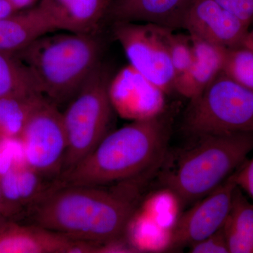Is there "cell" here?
Masks as SVG:
<instances>
[{
	"instance_id": "obj_1",
	"label": "cell",
	"mask_w": 253,
	"mask_h": 253,
	"mask_svg": "<svg viewBox=\"0 0 253 253\" xmlns=\"http://www.w3.org/2000/svg\"><path fill=\"white\" fill-rule=\"evenodd\" d=\"M144 181L104 186L55 182L27 210L33 224L74 240L101 245L124 237Z\"/></svg>"
},
{
	"instance_id": "obj_2",
	"label": "cell",
	"mask_w": 253,
	"mask_h": 253,
	"mask_svg": "<svg viewBox=\"0 0 253 253\" xmlns=\"http://www.w3.org/2000/svg\"><path fill=\"white\" fill-rule=\"evenodd\" d=\"M170 126L163 113L132 121L109 133L94 151L56 181L68 186H106L147 180L163 166Z\"/></svg>"
},
{
	"instance_id": "obj_3",
	"label": "cell",
	"mask_w": 253,
	"mask_h": 253,
	"mask_svg": "<svg viewBox=\"0 0 253 253\" xmlns=\"http://www.w3.org/2000/svg\"><path fill=\"white\" fill-rule=\"evenodd\" d=\"M47 33L16 54L29 68L38 89L56 106L69 104L99 66L95 35Z\"/></svg>"
},
{
	"instance_id": "obj_4",
	"label": "cell",
	"mask_w": 253,
	"mask_h": 253,
	"mask_svg": "<svg viewBox=\"0 0 253 253\" xmlns=\"http://www.w3.org/2000/svg\"><path fill=\"white\" fill-rule=\"evenodd\" d=\"M181 153L163 172L161 181L185 206L207 196L247 161L253 151V133L210 134Z\"/></svg>"
},
{
	"instance_id": "obj_5",
	"label": "cell",
	"mask_w": 253,
	"mask_h": 253,
	"mask_svg": "<svg viewBox=\"0 0 253 253\" xmlns=\"http://www.w3.org/2000/svg\"><path fill=\"white\" fill-rule=\"evenodd\" d=\"M109 84L100 64L62 113L67 149L61 176L89 156L109 134L113 110Z\"/></svg>"
},
{
	"instance_id": "obj_6",
	"label": "cell",
	"mask_w": 253,
	"mask_h": 253,
	"mask_svg": "<svg viewBox=\"0 0 253 253\" xmlns=\"http://www.w3.org/2000/svg\"><path fill=\"white\" fill-rule=\"evenodd\" d=\"M190 101L182 124L189 135L253 133V89L222 72Z\"/></svg>"
},
{
	"instance_id": "obj_7",
	"label": "cell",
	"mask_w": 253,
	"mask_h": 253,
	"mask_svg": "<svg viewBox=\"0 0 253 253\" xmlns=\"http://www.w3.org/2000/svg\"><path fill=\"white\" fill-rule=\"evenodd\" d=\"M114 24L113 35L129 65L166 94L174 90L175 73L168 46L170 28L149 23L115 21Z\"/></svg>"
},
{
	"instance_id": "obj_8",
	"label": "cell",
	"mask_w": 253,
	"mask_h": 253,
	"mask_svg": "<svg viewBox=\"0 0 253 253\" xmlns=\"http://www.w3.org/2000/svg\"><path fill=\"white\" fill-rule=\"evenodd\" d=\"M20 139L26 165L44 177L59 179L67 139L58 106L44 98L32 113Z\"/></svg>"
},
{
	"instance_id": "obj_9",
	"label": "cell",
	"mask_w": 253,
	"mask_h": 253,
	"mask_svg": "<svg viewBox=\"0 0 253 253\" xmlns=\"http://www.w3.org/2000/svg\"><path fill=\"white\" fill-rule=\"evenodd\" d=\"M237 170L177 218L171 229L167 250L190 247L224 225L230 211L233 193L237 186Z\"/></svg>"
},
{
	"instance_id": "obj_10",
	"label": "cell",
	"mask_w": 253,
	"mask_h": 253,
	"mask_svg": "<svg viewBox=\"0 0 253 253\" xmlns=\"http://www.w3.org/2000/svg\"><path fill=\"white\" fill-rule=\"evenodd\" d=\"M166 94L130 65L121 69L109 82V96L113 109L131 122L162 114Z\"/></svg>"
},
{
	"instance_id": "obj_11",
	"label": "cell",
	"mask_w": 253,
	"mask_h": 253,
	"mask_svg": "<svg viewBox=\"0 0 253 253\" xmlns=\"http://www.w3.org/2000/svg\"><path fill=\"white\" fill-rule=\"evenodd\" d=\"M249 27L214 0H195L183 24L190 36L226 49L241 46Z\"/></svg>"
},
{
	"instance_id": "obj_12",
	"label": "cell",
	"mask_w": 253,
	"mask_h": 253,
	"mask_svg": "<svg viewBox=\"0 0 253 253\" xmlns=\"http://www.w3.org/2000/svg\"><path fill=\"white\" fill-rule=\"evenodd\" d=\"M86 243L36 224L9 221L0 229V253H84Z\"/></svg>"
},
{
	"instance_id": "obj_13",
	"label": "cell",
	"mask_w": 253,
	"mask_h": 253,
	"mask_svg": "<svg viewBox=\"0 0 253 253\" xmlns=\"http://www.w3.org/2000/svg\"><path fill=\"white\" fill-rule=\"evenodd\" d=\"M112 0H41L38 6L56 31L94 35Z\"/></svg>"
},
{
	"instance_id": "obj_14",
	"label": "cell",
	"mask_w": 253,
	"mask_h": 253,
	"mask_svg": "<svg viewBox=\"0 0 253 253\" xmlns=\"http://www.w3.org/2000/svg\"><path fill=\"white\" fill-rule=\"evenodd\" d=\"M195 0H115L108 12L115 21L149 23L174 30L183 28Z\"/></svg>"
},
{
	"instance_id": "obj_15",
	"label": "cell",
	"mask_w": 253,
	"mask_h": 253,
	"mask_svg": "<svg viewBox=\"0 0 253 253\" xmlns=\"http://www.w3.org/2000/svg\"><path fill=\"white\" fill-rule=\"evenodd\" d=\"M190 37L194 61L185 73L175 78L174 90L191 100L199 96L222 72L227 49Z\"/></svg>"
},
{
	"instance_id": "obj_16",
	"label": "cell",
	"mask_w": 253,
	"mask_h": 253,
	"mask_svg": "<svg viewBox=\"0 0 253 253\" xmlns=\"http://www.w3.org/2000/svg\"><path fill=\"white\" fill-rule=\"evenodd\" d=\"M56 32L38 6L0 20V51L17 54L41 37Z\"/></svg>"
},
{
	"instance_id": "obj_17",
	"label": "cell",
	"mask_w": 253,
	"mask_h": 253,
	"mask_svg": "<svg viewBox=\"0 0 253 253\" xmlns=\"http://www.w3.org/2000/svg\"><path fill=\"white\" fill-rule=\"evenodd\" d=\"M223 227L229 253H253V205L238 186Z\"/></svg>"
},
{
	"instance_id": "obj_18",
	"label": "cell",
	"mask_w": 253,
	"mask_h": 253,
	"mask_svg": "<svg viewBox=\"0 0 253 253\" xmlns=\"http://www.w3.org/2000/svg\"><path fill=\"white\" fill-rule=\"evenodd\" d=\"M44 98L31 94L0 99V139L20 138L32 113Z\"/></svg>"
},
{
	"instance_id": "obj_19",
	"label": "cell",
	"mask_w": 253,
	"mask_h": 253,
	"mask_svg": "<svg viewBox=\"0 0 253 253\" xmlns=\"http://www.w3.org/2000/svg\"><path fill=\"white\" fill-rule=\"evenodd\" d=\"M31 94L41 93L29 68L16 54L0 51V99Z\"/></svg>"
},
{
	"instance_id": "obj_20",
	"label": "cell",
	"mask_w": 253,
	"mask_h": 253,
	"mask_svg": "<svg viewBox=\"0 0 253 253\" xmlns=\"http://www.w3.org/2000/svg\"><path fill=\"white\" fill-rule=\"evenodd\" d=\"M222 73L241 85L253 89V51L244 46L226 50Z\"/></svg>"
},
{
	"instance_id": "obj_21",
	"label": "cell",
	"mask_w": 253,
	"mask_h": 253,
	"mask_svg": "<svg viewBox=\"0 0 253 253\" xmlns=\"http://www.w3.org/2000/svg\"><path fill=\"white\" fill-rule=\"evenodd\" d=\"M171 29L168 35V46L175 78L186 72L194 61L191 37L176 34Z\"/></svg>"
},
{
	"instance_id": "obj_22",
	"label": "cell",
	"mask_w": 253,
	"mask_h": 253,
	"mask_svg": "<svg viewBox=\"0 0 253 253\" xmlns=\"http://www.w3.org/2000/svg\"><path fill=\"white\" fill-rule=\"evenodd\" d=\"M18 189L26 211L33 206L49 187L43 182L44 176L26 165L17 168Z\"/></svg>"
},
{
	"instance_id": "obj_23",
	"label": "cell",
	"mask_w": 253,
	"mask_h": 253,
	"mask_svg": "<svg viewBox=\"0 0 253 253\" xmlns=\"http://www.w3.org/2000/svg\"><path fill=\"white\" fill-rule=\"evenodd\" d=\"M0 191L5 214L10 221H15L25 209L18 189L16 168L0 176Z\"/></svg>"
},
{
	"instance_id": "obj_24",
	"label": "cell",
	"mask_w": 253,
	"mask_h": 253,
	"mask_svg": "<svg viewBox=\"0 0 253 253\" xmlns=\"http://www.w3.org/2000/svg\"><path fill=\"white\" fill-rule=\"evenodd\" d=\"M176 204L179 205L175 196L166 190V194L156 195L150 200L144 212L154 219L160 226L171 230L176 221Z\"/></svg>"
},
{
	"instance_id": "obj_25",
	"label": "cell",
	"mask_w": 253,
	"mask_h": 253,
	"mask_svg": "<svg viewBox=\"0 0 253 253\" xmlns=\"http://www.w3.org/2000/svg\"><path fill=\"white\" fill-rule=\"evenodd\" d=\"M192 253H229L224 227L202 241L190 246Z\"/></svg>"
},
{
	"instance_id": "obj_26",
	"label": "cell",
	"mask_w": 253,
	"mask_h": 253,
	"mask_svg": "<svg viewBox=\"0 0 253 253\" xmlns=\"http://www.w3.org/2000/svg\"><path fill=\"white\" fill-rule=\"evenodd\" d=\"M222 7L251 26L253 23V0H214Z\"/></svg>"
},
{
	"instance_id": "obj_27",
	"label": "cell",
	"mask_w": 253,
	"mask_h": 253,
	"mask_svg": "<svg viewBox=\"0 0 253 253\" xmlns=\"http://www.w3.org/2000/svg\"><path fill=\"white\" fill-rule=\"evenodd\" d=\"M236 184L253 199V158L238 169Z\"/></svg>"
},
{
	"instance_id": "obj_28",
	"label": "cell",
	"mask_w": 253,
	"mask_h": 253,
	"mask_svg": "<svg viewBox=\"0 0 253 253\" xmlns=\"http://www.w3.org/2000/svg\"><path fill=\"white\" fill-rule=\"evenodd\" d=\"M20 11L11 0H0V20Z\"/></svg>"
},
{
	"instance_id": "obj_29",
	"label": "cell",
	"mask_w": 253,
	"mask_h": 253,
	"mask_svg": "<svg viewBox=\"0 0 253 253\" xmlns=\"http://www.w3.org/2000/svg\"><path fill=\"white\" fill-rule=\"evenodd\" d=\"M11 1L14 3V4L17 6L18 9L21 11V10L31 8L36 2L39 3L41 0H11Z\"/></svg>"
},
{
	"instance_id": "obj_30",
	"label": "cell",
	"mask_w": 253,
	"mask_h": 253,
	"mask_svg": "<svg viewBox=\"0 0 253 253\" xmlns=\"http://www.w3.org/2000/svg\"><path fill=\"white\" fill-rule=\"evenodd\" d=\"M10 221L6 217L4 212V206H3L2 199H1V191H0V229L4 226L6 223Z\"/></svg>"
},
{
	"instance_id": "obj_31",
	"label": "cell",
	"mask_w": 253,
	"mask_h": 253,
	"mask_svg": "<svg viewBox=\"0 0 253 253\" xmlns=\"http://www.w3.org/2000/svg\"><path fill=\"white\" fill-rule=\"evenodd\" d=\"M241 46H244L250 49H253V31H249L247 33Z\"/></svg>"
},
{
	"instance_id": "obj_32",
	"label": "cell",
	"mask_w": 253,
	"mask_h": 253,
	"mask_svg": "<svg viewBox=\"0 0 253 253\" xmlns=\"http://www.w3.org/2000/svg\"><path fill=\"white\" fill-rule=\"evenodd\" d=\"M1 148H2V143H1V140L0 139V154H1Z\"/></svg>"
},
{
	"instance_id": "obj_33",
	"label": "cell",
	"mask_w": 253,
	"mask_h": 253,
	"mask_svg": "<svg viewBox=\"0 0 253 253\" xmlns=\"http://www.w3.org/2000/svg\"><path fill=\"white\" fill-rule=\"evenodd\" d=\"M251 50H253V49H251Z\"/></svg>"
}]
</instances>
